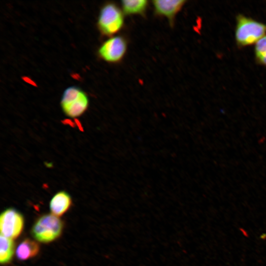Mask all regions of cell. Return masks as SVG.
<instances>
[{
    "label": "cell",
    "mask_w": 266,
    "mask_h": 266,
    "mask_svg": "<svg viewBox=\"0 0 266 266\" xmlns=\"http://www.w3.org/2000/svg\"><path fill=\"white\" fill-rule=\"evenodd\" d=\"M39 246L34 241L30 239L23 240L17 247L16 254L20 260H26L35 256L38 253Z\"/></svg>",
    "instance_id": "10"
},
{
    "label": "cell",
    "mask_w": 266,
    "mask_h": 266,
    "mask_svg": "<svg viewBox=\"0 0 266 266\" xmlns=\"http://www.w3.org/2000/svg\"><path fill=\"white\" fill-rule=\"evenodd\" d=\"M239 230L245 236L248 237V234L247 232L245 230H244L242 228H239Z\"/></svg>",
    "instance_id": "15"
},
{
    "label": "cell",
    "mask_w": 266,
    "mask_h": 266,
    "mask_svg": "<svg viewBox=\"0 0 266 266\" xmlns=\"http://www.w3.org/2000/svg\"><path fill=\"white\" fill-rule=\"evenodd\" d=\"M260 238L265 240L266 239V233H263L260 236Z\"/></svg>",
    "instance_id": "16"
},
{
    "label": "cell",
    "mask_w": 266,
    "mask_h": 266,
    "mask_svg": "<svg viewBox=\"0 0 266 266\" xmlns=\"http://www.w3.org/2000/svg\"><path fill=\"white\" fill-rule=\"evenodd\" d=\"M266 35V24L243 15L236 17L235 39L240 47L256 44Z\"/></svg>",
    "instance_id": "1"
},
{
    "label": "cell",
    "mask_w": 266,
    "mask_h": 266,
    "mask_svg": "<svg viewBox=\"0 0 266 266\" xmlns=\"http://www.w3.org/2000/svg\"><path fill=\"white\" fill-rule=\"evenodd\" d=\"M124 14L115 3H108L103 5L98 19V26L101 33L110 36L121 31L124 25Z\"/></svg>",
    "instance_id": "2"
},
{
    "label": "cell",
    "mask_w": 266,
    "mask_h": 266,
    "mask_svg": "<svg viewBox=\"0 0 266 266\" xmlns=\"http://www.w3.org/2000/svg\"><path fill=\"white\" fill-rule=\"evenodd\" d=\"M63 222L53 214H45L39 218L33 227L32 233L37 240L47 243L57 238L61 234Z\"/></svg>",
    "instance_id": "3"
},
{
    "label": "cell",
    "mask_w": 266,
    "mask_h": 266,
    "mask_svg": "<svg viewBox=\"0 0 266 266\" xmlns=\"http://www.w3.org/2000/svg\"><path fill=\"white\" fill-rule=\"evenodd\" d=\"M88 98L83 92L76 100L62 107L67 116L74 118L80 116L84 113L88 108Z\"/></svg>",
    "instance_id": "8"
},
{
    "label": "cell",
    "mask_w": 266,
    "mask_h": 266,
    "mask_svg": "<svg viewBox=\"0 0 266 266\" xmlns=\"http://www.w3.org/2000/svg\"><path fill=\"white\" fill-rule=\"evenodd\" d=\"M147 0H124L121 1L122 11L127 15H145L148 6Z\"/></svg>",
    "instance_id": "9"
},
{
    "label": "cell",
    "mask_w": 266,
    "mask_h": 266,
    "mask_svg": "<svg viewBox=\"0 0 266 266\" xmlns=\"http://www.w3.org/2000/svg\"><path fill=\"white\" fill-rule=\"evenodd\" d=\"M76 87L67 88L64 92L62 100V107L76 100L83 93Z\"/></svg>",
    "instance_id": "13"
},
{
    "label": "cell",
    "mask_w": 266,
    "mask_h": 266,
    "mask_svg": "<svg viewBox=\"0 0 266 266\" xmlns=\"http://www.w3.org/2000/svg\"><path fill=\"white\" fill-rule=\"evenodd\" d=\"M23 226V217L16 209L7 208L1 213L0 218L1 235L11 239L15 238L21 233Z\"/></svg>",
    "instance_id": "5"
},
{
    "label": "cell",
    "mask_w": 266,
    "mask_h": 266,
    "mask_svg": "<svg viewBox=\"0 0 266 266\" xmlns=\"http://www.w3.org/2000/svg\"><path fill=\"white\" fill-rule=\"evenodd\" d=\"M128 42L123 36H113L105 41L99 50L100 56L104 61L112 63L120 62L125 57Z\"/></svg>",
    "instance_id": "4"
},
{
    "label": "cell",
    "mask_w": 266,
    "mask_h": 266,
    "mask_svg": "<svg viewBox=\"0 0 266 266\" xmlns=\"http://www.w3.org/2000/svg\"><path fill=\"white\" fill-rule=\"evenodd\" d=\"M254 52L257 62L266 66V35L255 44Z\"/></svg>",
    "instance_id": "12"
},
{
    "label": "cell",
    "mask_w": 266,
    "mask_h": 266,
    "mask_svg": "<svg viewBox=\"0 0 266 266\" xmlns=\"http://www.w3.org/2000/svg\"><path fill=\"white\" fill-rule=\"evenodd\" d=\"M152 4L155 13L158 16L166 17L172 27L177 14L186 2L185 0H155Z\"/></svg>",
    "instance_id": "6"
},
{
    "label": "cell",
    "mask_w": 266,
    "mask_h": 266,
    "mask_svg": "<svg viewBox=\"0 0 266 266\" xmlns=\"http://www.w3.org/2000/svg\"><path fill=\"white\" fill-rule=\"evenodd\" d=\"M14 243L12 239L0 234V262L1 264L9 263L13 255Z\"/></svg>",
    "instance_id": "11"
},
{
    "label": "cell",
    "mask_w": 266,
    "mask_h": 266,
    "mask_svg": "<svg viewBox=\"0 0 266 266\" xmlns=\"http://www.w3.org/2000/svg\"><path fill=\"white\" fill-rule=\"evenodd\" d=\"M72 203L70 195L65 191L57 193L50 202V209L52 214L60 216L66 212Z\"/></svg>",
    "instance_id": "7"
},
{
    "label": "cell",
    "mask_w": 266,
    "mask_h": 266,
    "mask_svg": "<svg viewBox=\"0 0 266 266\" xmlns=\"http://www.w3.org/2000/svg\"><path fill=\"white\" fill-rule=\"evenodd\" d=\"M22 79L26 83L33 86H37L36 83L30 78L27 76H23Z\"/></svg>",
    "instance_id": "14"
}]
</instances>
